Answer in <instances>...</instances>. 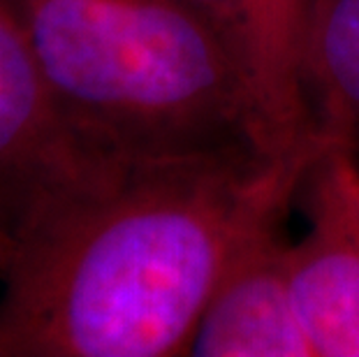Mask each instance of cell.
I'll list each match as a JSON object with an SVG mask.
<instances>
[{"label":"cell","mask_w":359,"mask_h":357,"mask_svg":"<svg viewBox=\"0 0 359 357\" xmlns=\"http://www.w3.org/2000/svg\"><path fill=\"white\" fill-rule=\"evenodd\" d=\"M332 144L130 161L58 195L0 264V357H172Z\"/></svg>","instance_id":"obj_1"},{"label":"cell","mask_w":359,"mask_h":357,"mask_svg":"<svg viewBox=\"0 0 359 357\" xmlns=\"http://www.w3.org/2000/svg\"><path fill=\"white\" fill-rule=\"evenodd\" d=\"M14 5L60 116L93 154H269L230 47L190 0Z\"/></svg>","instance_id":"obj_2"},{"label":"cell","mask_w":359,"mask_h":357,"mask_svg":"<svg viewBox=\"0 0 359 357\" xmlns=\"http://www.w3.org/2000/svg\"><path fill=\"white\" fill-rule=\"evenodd\" d=\"M121 161L93 154L53 102L14 0H0V264L44 204Z\"/></svg>","instance_id":"obj_3"},{"label":"cell","mask_w":359,"mask_h":357,"mask_svg":"<svg viewBox=\"0 0 359 357\" xmlns=\"http://www.w3.org/2000/svg\"><path fill=\"white\" fill-rule=\"evenodd\" d=\"M218 30L259 121L264 149L285 154L320 130L306 93V37L316 0H190Z\"/></svg>","instance_id":"obj_4"},{"label":"cell","mask_w":359,"mask_h":357,"mask_svg":"<svg viewBox=\"0 0 359 357\" xmlns=\"http://www.w3.org/2000/svg\"><path fill=\"white\" fill-rule=\"evenodd\" d=\"M193 357H316L297 318L280 230L259 237L220 278L190 339Z\"/></svg>","instance_id":"obj_5"},{"label":"cell","mask_w":359,"mask_h":357,"mask_svg":"<svg viewBox=\"0 0 359 357\" xmlns=\"http://www.w3.org/2000/svg\"><path fill=\"white\" fill-rule=\"evenodd\" d=\"M304 188L311 227L287 244L297 318L316 357H359V230L313 167Z\"/></svg>","instance_id":"obj_6"},{"label":"cell","mask_w":359,"mask_h":357,"mask_svg":"<svg viewBox=\"0 0 359 357\" xmlns=\"http://www.w3.org/2000/svg\"><path fill=\"white\" fill-rule=\"evenodd\" d=\"M304 74L316 128L350 144L359 121V0H316Z\"/></svg>","instance_id":"obj_7"},{"label":"cell","mask_w":359,"mask_h":357,"mask_svg":"<svg viewBox=\"0 0 359 357\" xmlns=\"http://www.w3.org/2000/svg\"><path fill=\"white\" fill-rule=\"evenodd\" d=\"M316 177L330 188L343 211L359 230V158L350 144H332L313 165Z\"/></svg>","instance_id":"obj_8"},{"label":"cell","mask_w":359,"mask_h":357,"mask_svg":"<svg viewBox=\"0 0 359 357\" xmlns=\"http://www.w3.org/2000/svg\"><path fill=\"white\" fill-rule=\"evenodd\" d=\"M350 149H353L355 154L359 151V121L353 126V130H350Z\"/></svg>","instance_id":"obj_9"}]
</instances>
